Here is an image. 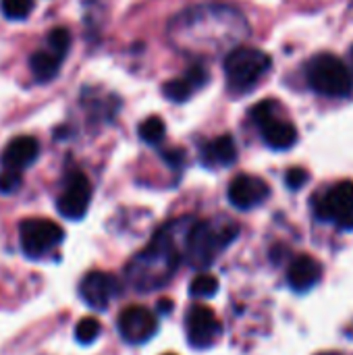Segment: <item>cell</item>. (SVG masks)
<instances>
[{
    "instance_id": "52a82bcc",
    "label": "cell",
    "mask_w": 353,
    "mask_h": 355,
    "mask_svg": "<svg viewBox=\"0 0 353 355\" xmlns=\"http://www.w3.org/2000/svg\"><path fill=\"white\" fill-rule=\"evenodd\" d=\"M64 239V231L50 218H25L19 225L21 252L29 260H40L48 256Z\"/></svg>"
},
{
    "instance_id": "e0dca14e",
    "label": "cell",
    "mask_w": 353,
    "mask_h": 355,
    "mask_svg": "<svg viewBox=\"0 0 353 355\" xmlns=\"http://www.w3.org/2000/svg\"><path fill=\"white\" fill-rule=\"evenodd\" d=\"M200 158L206 166H231L237 160V146L231 135H218L202 146Z\"/></svg>"
},
{
    "instance_id": "9c48e42d",
    "label": "cell",
    "mask_w": 353,
    "mask_h": 355,
    "mask_svg": "<svg viewBox=\"0 0 353 355\" xmlns=\"http://www.w3.org/2000/svg\"><path fill=\"white\" fill-rule=\"evenodd\" d=\"M92 202V183L81 171H73L64 179V187L56 200V210L67 220H81Z\"/></svg>"
},
{
    "instance_id": "9a60e30c",
    "label": "cell",
    "mask_w": 353,
    "mask_h": 355,
    "mask_svg": "<svg viewBox=\"0 0 353 355\" xmlns=\"http://www.w3.org/2000/svg\"><path fill=\"white\" fill-rule=\"evenodd\" d=\"M208 69L206 67H202V64H193L189 71H187V75H183V77H179V79H171V81H166L164 83V87H162V94L169 98V100H173V102H185V100H189L200 87H204L206 83H208Z\"/></svg>"
},
{
    "instance_id": "44dd1931",
    "label": "cell",
    "mask_w": 353,
    "mask_h": 355,
    "mask_svg": "<svg viewBox=\"0 0 353 355\" xmlns=\"http://www.w3.org/2000/svg\"><path fill=\"white\" fill-rule=\"evenodd\" d=\"M102 333V327L96 318L87 316V318H81L75 327V339L81 343V345H89L94 343Z\"/></svg>"
},
{
    "instance_id": "cb8c5ba5",
    "label": "cell",
    "mask_w": 353,
    "mask_h": 355,
    "mask_svg": "<svg viewBox=\"0 0 353 355\" xmlns=\"http://www.w3.org/2000/svg\"><path fill=\"white\" fill-rule=\"evenodd\" d=\"M21 185H23L21 171L2 168V173H0V193H4V196H8V193H15V191H17Z\"/></svg>"
},
{
    "instance_id": "30bf717a",
    "label": "cell",
    "mask_w": 353,
    "mask_h": 355,
    "mask_svg": "<svg viewBox=\"0 0 353 355\" xmlns=\"http://www.w3.org/2000/svg\"><path fill=\"white\" fill-rule=\"evenodd\" d=\"M185 331H187V341H189L191 347L208 349L218 341V337L223 333V327H221V320L216 318V314L210 308H206L202 304H196L187 312Z\"/></svg>"
},
{
    "instance_id": "4316f807",
    "label": "cell",
    "mask_w": 353,
    "mask_h": 355,
    "mask_svg": "<svg viewBox=\"0 0 353 355\" xmlns=\"http://www.w3.org/2000/svg\"><path fill=\"white\" fill-rule=\"evenodd\" d=\"M318 355H339V354H331V352H329V354H318Z\"/></svg>"
},
{
    "instance_id": "d6986e66",
    "label": "cell",
    "mask_w": 353,
    "mask_h": 355,
    "mask_svg": "<svg viewBox=\"0 0 353 355\" xmlns=\"http://www.w3.org/2000/svg\"><path fill=\"white\" fill-rule=\"evenodd\" d=\"M137 131H139V137H141L146 144L156 146V144H160V141L164 139L166 127H164L162 119H158V116H150V119H146V121H141V123H139Z\"/></svg>"
},
{
    "instance_id": "ffe728a7",
    "label": "cell",
    "mask_w": 353,
    "mask_h": 355,
    "mask_svg": "<svg viewBox=\"0 0 353 355\" xmlns=\"http://www.w3.org/2000/svg\"><path fill=\"white\" fill-rule=\"evenodd\" d=\"M216 291H218V281L212 275H198L189 285V293L193 297H200V300L214 297Z\"/></svg>"
},
{
    "instance_id": "d4e9b609",
    "label": "cell",
    "mask_w": 353,
    "mask_h": 355,
    "mask_svg": "<svg viewBox=\"0 0 353 355\" xmlns=\"http://www.w3.org/2000/svg\"><path fill=\"white\" fill-rule=\"evenodd\" d=\"M308 179H310L308 171H304V168H300V166L289 168V171H287V175H285V183H287V187H289V189H293V191L302 189V187L308 183Z\"/></svg>"
},
{
    "instance_id": "ba28073f",
    "label": "cell",
    "mask_w": 353,
    "mask_h": 355,
    "mask_svg": "<svg viewBox=\"0 0 353 355\" xmlns=\"http://www.w3.org/2000/svg\"><path fill=\"white\" fill-rule=\"evenodd\" d=\"M314 212L320 220L339 229H353V181H341L314 198Z\"/></svg>"
},
{
    "instance_id": "ac0fdd59",
    "label": "cell",
    "mask_w": 353,
    "mask_h": 355,
    "mask_svg": "<svg viewBox=\"0 0 353 355\" xmlns=\"http://www.w3.org/2000/svg\"><path fill=\"white\" fill-rule=\"evenodd\" d=\"M62 56H58L56 52H52L50 48H42V50H35L31 56H29V69H31V75L35 77L37 83H48L52 81L58 71H60V64H62Z\"/></svg>"
},
{
    "instance_id": "603a6c76",
    "label": "cell",
    "mask_w": 353,
    "mask_h": 355,
    "mask_svg": "<svg viewBox=\"0 0 353 355\" xmlns=\"http://www.w3.org/2000/svg\"><path fill=\"white\" fill-rule=\"evenodd\" d=\"M46 48H50L52 52H56L58 56L64 58L69 54V48H71V33H69V29L67 27H54L48 33Z\"/></svg>"
},
{
    "instance_id": "8992f818",
    "label": "cell",
    "mask_w": 353,
    "mask_h": 355,
    "mask_svg": "<svg viewBox=\"0 0 353 355\" xmlns=\"http://www.w3.org/2000/svg\"><path fill=\"white\" fill-rule=\"evenodd\" d=\"M252 121L262 133V139L273 150H289L298 144V129L291 121L281 119L273 100H262L250 110Z\"/></svg>"
},
{
    "instance_id": "2e32d148",
    "label": "cell",
    "mask_w": 353,
    "mask_h": 355,
    "mask_svg": "<svg viewBox=\"0 0 353 355\" xmlns=\"http://www.w3.org/2000/svg\"><path fill=\"white\" fill-rule=\"evenodd\" d=\"M322 266L312 256H298L287 270V283L293 291L306 293L320 281Z\"/></svg>"
},
{
    "instance_id": "277c9868",
    "label": "cell",
    "mask_w": 353,
    "mask_h": 355,
    "mask_svg": "<svg viewBox=\"0 0 353 355\" xmlns=\"http://www.w3.org/2000/svg\"><path fill=\"white\" fill-rule=\"evenodd\" d=\"M308 85L325 98L353 96L352 69L335 54H318L306 64Z\"/></svg>"
},
{
    "instance_id": "f1b7e54d",
    "label": "cell",
    "mask_w": 353,
    "mask_h": 355,
    "mask_svg": "<svg viewBox=\"0 0 353 355\" xmlns=\"http://www.w3.org/2000/svg\"><path fill=\"white\" fill-rule=\"evenodd\" d=\"M166 355H173V354H166Z\"/></svg>"
},
{
    "instance_id": "6da1fadb",
    "label": "cell",
    "mask_w": 353,
    "mask_h": 355,
    "mask_svg": "<svg viewBox=\"0 0 353 355\" xmlns=\"http://www.w3.org/2000/svg\"><path fill=\"white\" fill-rule=\"evenodd\" d=\"M166 35L181 54L216 58L235 50L250 35V25L229 4H198L179 12L169 23Z\"/></svg>"
},
{
    "instance_id": "83f0119b",
    "label": "cell",
    "mask_w": 353,
    "mask_h": 355,
    "mask_svg": "<svg viewBox=\"0 0 353 355\" xmlns=\"http://www.w3.org/2000/svg\"><path fill=\"white\" fill-rule=\"evenodd\" d=\"M352 60H353V46H352Z\"/></svg>"
},
{
    "instance_id": "7a4b0ae2",
    "label": "cell",
    "mask_w": 353,
    "mask_h": 355,
    "mask_svg": "<svg viewBox=\"0 0 353 355\" xmlns=\"http://www.w3.org/2000/svg\"><path fill=\"white\" fill-rule=\"evenodd\" d=\"M191 218H181L162 227L148 248L139 252L127 266V281L139 293H150L164 287L185 256V239L191 229Z\"/></svg>"
},
{
    "instance_id": "484cf974",
    "label": "cell",
    "mask_w": 353,
    "mask_h": 355,
    "mask_svg": "<svg viewBox=\"0 0 353 355\" xmlns=\"http://www.w3.org/2000/svg\"><path fill=\"white\" fill-rule=\"evenodd\" d=\"M171 310H173V302H169V300H160L158 302V312L160 314H171Z\"/></svg>"
},
{
    "instance_id": "4fadbf2b",
    "label": "cell",
    "mask_w": 353,
    "mask_h": 355,
    "mask_svg": "<svg viewBox=\"0 0 353 355\" xmlns=\"http://www.w3.org/2000/svg\"><path fill=\"white\" fill-rule=\"evenodd\" d=\"M227 196L237 210H252L264 204V200L270 196V187L264 179L256 175H237L229 183Z\"/></svg>"
},
{
    "instance_id": "7c38bea8",
    "label": "cell",
    "mask_w": 353,
    "mask_h": 355,
    "mask_svg": "<svg viewBox=\"0 0 353 355\" xmlns=\"http://www.w3.org/2000/svg\"><path fill=\"white\" fill-rule=\"evenodd\" d=\"M121 293V283L114 275L94 270L85 275L79 283V295L92 310H106L110 302Z\"/></svg>"
},
{
    "instance_id": "5bb4252c",
    "label": "cell",
    "mask_w": 353,
    "mask_h": 355,
    "mask_svg": "<svg viewBox=\"0 0 353 355\" xmlns=\"http://www.w3.org/2000/svg\"><path fill=\"white\" fill-rule=\"evenodd\" d=\"M37 156H40V141L31 135H19L6 144L0 162L4 168L23 173L27 166H31L37 160Z\"/></svg>"
},
{
    "instance_id": "5b68a950",
    "label": "cell",
    "mask_w": 353,
    "mask_h": 355,
    "mask_svg": "<svg viewBox=\"0 0 353 355\" xmlns=\"http://www.w3.org/2000/svg\"><path fill=\"white\" fill-rule=\"evenodd\" d=\"M270 56L258 48H235L225 58L227 85L233 94L252 92L258 81L270 71Z\"/></svg>"
},
{
    "instance_id": "8fae6325",
    "label": "cell",
    "mask_w": 353,
    "mask_h": 355,
    "mask_svg": "<svg viewBox=\"0 0 353 355\" xmlns=\"http://www.w3.org/2000/svg\"><path fill=\"white\" fill-rule=\"evenodd\" d=\"M119 333L127 343L141 345L150 341L158 331L156 314L146 306H127L117 320Z\"/></svg>"
},
{
    "instance_id": "3957f363",
    "label": "cell",
    "mask_w": 353,
    "mask_h": 355,
    "mask_svg": "<svg viewBox=\"0 0 353 355\" xmlns=\"http://www.w3.org/2000/svg\"><path fill=\"white\" fill-rule=\"evenodd\" d=\"M239 227L229 220H193L185 239V258L196 268H208L235 241Z\"/></svg>"
},
{
    "instance_id": "7402d4cb",
    "label": "cell",
    "mask_w": 353,
    "mask_h": 355,
    "mask_svg": "<svg viewBox=\"0 0 353 355\" xmlns=\"http://www.w3.org/2000/svg\"><path fill=\"white\" fill-rule=\"evenodd\" d=\"M2 15L12 21L27 19L33 10V0H0Z\"/></svg>"
}]
</instances>
